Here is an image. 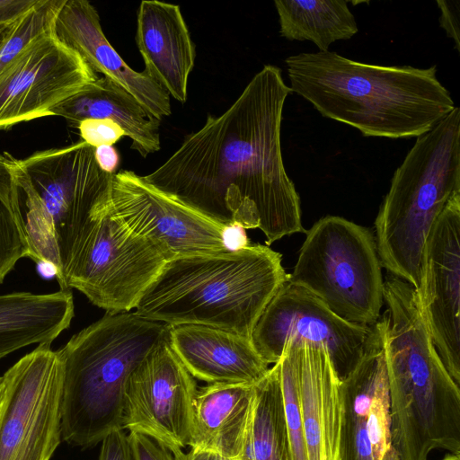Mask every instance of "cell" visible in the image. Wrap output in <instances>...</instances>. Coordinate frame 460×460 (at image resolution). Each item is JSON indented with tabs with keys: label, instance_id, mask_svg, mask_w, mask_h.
Instances as JSON below:
<instances>
[{
	"label": "cell",
	"instance_id": "12",
	"mask_svg": "<svg viewBox=\"0 0 460 460\" xmlns=\"http://www.w3.org/2000/svg\"><path fill=\"white\" fill-rule=\"evenodd\" d=\"M372 326L340 318L311 292L287 281L266 305L250 338L267 364L279 361L288 341L322 345L342 380L360 360Z\"/></svg>",
	"mask_w": 460,
	"mask_h": 460
},
{
	"label": "cell",
	"instance_id": "11",
	"mask_svg": "<svg viewBox=\"0 0 460 460\" xmlns=\"http://www.w3.org/2000/svg\"><path fill=\"white\" fill-rule=\"evenodd\" d=\"M102 201L112 217L157 243L171 259L231 250L230 227L157 189L133 171L112 174Z\"/></svg>",
	"mask_w": 460,
	"mask_h": 460
},
{
	"label": "cell",
	"instance_id": "7",
	"mask_svg": "<svg viewBox=\"0 0 460 460\" xmlns=\"http://www.w3.org/2000/svg\"><path fill=\"white\" fill-rule=\"evenodd\" d=\"M93 151L82 141L14 162L29 258L50 268L60 289L92 209L112 175L99 168Z\"/></svg>",
	"mask_w": 460,
	"mask_h": 460
},
{
	"label": "cell",
	"instance_id": "18",
	"mask_svg": "<svg viewBox=\"0 0 460 460\" xmlns=\"http://www.w3.org/2000/svg\"><path fill=\"white\" fill-rule=\"evenodd\" d=\"M136 42L144 60V72L170 96L184 103L196 49L180 6L156 0L142 1L137 11Z\"/></svg>",
	"mask_w": 460,
	"mask_h": 460
},
{
	"label": "cell",
	"instance_id": "5",
	"mask_svg": "<svg viewBox=\"0 0 460 460\" xmlns=\"http://www.w3.org/2000/svg\"><path fill=\"white\" fill-rule=\"evenodd\" d=\"M168 335V324L135 312L106 313L73 335L58 350L63 370L62 440L89 448L122 429L128 378Z\"/></svg>",
	"mask_w": 460,
	"mask_h": 460
},
{
	"label": "cell",
	"instance_id": "27",
	"mask_svg": "<svg viewBox=\"0 0 460 460\" xmlns=\"http://www.w3.org/2000/svg\"><path fill=\"white\" fill-rule=\"evenodd\" d=\"M292 460H308L299 396V342L288 341L277 362Z\"/></svg>",
	"mask_w": 460,
	"mask_h": 460
},
{
	"label": "cell",
	"instance_id": "29",
	"mask_svg": "<svg viewBox=\"0 0 460 460\" xmlns=\"http://www.w3.org/2000/svg\"><path fill=\"white\" fill-rule=\"evenodd\" d=\"M77 128L83 141L93 147L113 146L126 136L121 127L109 119H87L81 121Z\"/></svg>",
	"mask_w": 460,
	"mask_h": 460
},
{
	"label": "cell",
	"instance_id": "38",
	"mask_svg": "<svg viewBox=\"0 0 460 460\" xmlns=\"http://www.w3.org/2000/svg\"><path fill=\"white\" fill-rule=\"evenodd\" d=\"M1 382H2V376H0V386H1Z\"/></svg>",
	"mask_w": 460,
	"mask_h": 460
},
{
	"label": "cell",
	"instance_id": "36",
	"mask_svg": "<svg viewBox=\"0 0 460 460\" xmlns=\"http://www.w3.org/2000/svg\"><path fill=\"white\" fill-rule=\"evenodd\" d=\"M13 23L0 24V49L5 43L7 38L9 37V35L12 31V29H13Z\"/></svg>",
	"mask_w": 460,
	"mask_h": 460
},
{
	"label": "cell",
	"instance_id": "1",
	"mask_svg": "<svg viewBox=\"0 0 460 460\" xmlns=\"http://www.w3.org/2000/svg\"><path fill=\"white\" fill-rule=\"evenodd\" d=\"M291 93L281 69L265 65L224 113L208 115L144 179L225 226L260 228L267 245L305 234L281 151L282 113Z\"/></svg>",
	"mask_w": 460,
	"mask_h": 460
},
{
	"label": "cell",
	"instance_id": "16",
	"mask_svg": "<svg viewBox=\"0 0 460 460\" xmlns=\"http://www.w3.org/2000/svg\"><path fill=\"white\" fill-rule=\"evenodd\" d=\"M95 7L87 0H66L58 12L54 35L75 50L94 71L128 92L154 118L172 114L170 95L145 72L128 66L106 39Z\"/></svg>",
	"mask_w": 460,
	"mask_h": 460
},
{
	"label": "cell",
	"instance_id": "35",
	"mask_svg": "<svg viewBox=\"0 0 460 460\" xmlns=\"http://www.w3.org/2000/svg\"><path fill=\"white\" fill-rule=\"evenodd\" d=\"M172 455L174 460H237L211 450L198 448H191L188 453H184L181 449L175 451Z\"/></svg>",
	"mask_w": 460,
	"mask_h": 460
},
{
	"label": "cell",
	"instance_id": "19",
	"mask_svg": "<svg viewBox=\"0 0 460 460\" xmlns=\"http://www.w3.org/2000/svg\"><path fill=\"white\" fill-rule=\"evenodd\" d=\"M299 342V396L308 460H338L339 378L325 347Z\"/></svg>",
	"mask_w": 460,
	"mask_h": 460
},
{
	"label": "cell",
	"instance_id": "13",
	"mask_svg": "<svg viewBox=\"0 0 460 460\" xmlns=\"http://www.w3.org/2000/svg\"><path fill=\"white\" fill-rule=\"evenodd\" d=\"M194 377L168 339L153 349L130 375L125 392L122 429L139 432L172 454L190 444Z\"/></svg>",
	"mask_w": 460,
	"mask_h": 460
},
{
	"label": "cell",
	"instance_id": "3",
	"mask_svg": "<svg viewBox=\"0 0 460 460\" xmlns=\"http://www.w3.org/2000/svg\"><path fill=\"white\" fill-rule=\"evenodd\" d=\"M378 319L386 365L395 460H427L433 449L460 454V390L430 337L417 290L390 276Z\"/></svg>",
	"mask_w": 460,
	"mask_h": 460
},
{
	"label": "cell",
	"instance_id": "21",
	"mask_svg": "<svg viewBox=\"0 0 460 460\" xmlns=\"http://www.w3.org/2000/svg\"><path fill=\"white\" fill-rule=\"evenodd\" d=\"M52 115L76 126L87 119H109L119 124L142 157L161 147L160 120L151 116L125 89L101 77L56 106Z\"/></svg>",
	"mask_w": 460,
	"mask_h": 460
},
{
	"label": "cell",
	"instance_id": "4",
	"mask_svg": "<svg viewBox=\"0 0 460 460\" xmlns=\"http://www.w3.org/2000/svg\"><path fill=\"white\" fill-rule=\"evenodd\" d=\"M288 279L281 254L260 243L174 257L146 290L135 313L168 325H206L251 337Z\"/></svg>",
	"mask_w": 460,
	"mask_h": 460
},
{
	"label": "cell",
	"instance_id": "33",
	"mask_svg": "<svg viewBox=\"0 0 460 460\" xmlns=\"http://www.w3.org/2000/svg\"><path fill=\"white\" fill-rule=\"evenodd\" d=\"M39 0H0V24H10L33 7Z\"/></svg>",
	"mask_w": 460,
	"mask_h": 460
},
{
	"label": "cell",
	"instance_id": "28",
	"mask_svg": "<svg viewBox=\"0 0 460 460\" xmlns=\"http://www.w3.org/2000/svg\"><path fill=\"white\" fill-rule=\"evenodd\" d=\"M66 0H39L13 23L12 31L0 49V72L24 49L53 33L58 12Z\"/></svg>",
	"mask_w": 460,
	"mask_h": 460
},
{
	"label": "cell",
	"instance_id": "26",
	"mask_svg": "<svg viewBox=\"0 0 460 460\" xmlns=\"http://www.w3.org/2000/svg\"><path fill=\"white\" fill-rule=\"evenodd\" d=\"M14 162L10 155L0 153V283L20 260L30 256L19 208Z\"/></svg>",
	"mask_w": 460,
	"mask_h": 460
},
{
	"label": "cell",
	"instance_id": "37",
	"mask_svg": "<svg viewBox=\"0 0 460 460\" xmlns=\"http://www.w3.org/2000/svg\"><path fill=\"white\" fill-rule=\"evenodd\" d=\"M441 460H460V454H448Z\"/></svg>",
	"mask_w": 460,
	"mask_h": 460
},
{
	"label": "cell",
	"instance_id": "2",
	"mask_svg": "<svg viewBox=\"0 0 460 460\" xmlns=\"http://www.w3.org/2000/svg\"><path fill=\"white\" fill-rule=\"evenodd\" d=\"M285 63L292 92L365 137H418L456 107L435 65H373L330 50L289 56Z\"/></svg>",
	"mask_w": 460,
	"mask_h": 460
},
{
	"label": "cell",
	"instance_id": "32",
	"mask_svg": "<svg viewBox=\"0 0 460 460\" xmlns=\"http://www.w3.org/2000/svg\"><path fill=\"white\" fill-rule=\"evenodd\" d=\"M437 4L441 13L440 27L453 40L456 49L460 52V1L438 0Z\"/></svg>",
	"mask_w": 460,
	"mask_h": 460
},
{
	"label": "cell",
	"instance_id": "15",
	"mask_svg": "<svg viewBox=\"0 0 460 460\" xmlns=\"http://www.w3.org/2000/svg\"><path fill=\"white\" fill-rule=\"evenodd\" d=\"M433 344L460 385V192L430 229L421 254L417 290Z\"/></svg>",
	"mask_w": 460,
	"mask_h": 460
},
{
	"label": "cell",
	"instance_id": "8",
	"mask_svg": "<svg viewBox=\"0 0 460 460\" xmlns=\"http://www.w3.org/2000/svg\"><path fill=\"white\" fill-rule=\"evenodd\" d=\"M305 234L288 281L311 292L347 322L376 323L384 305V280L370 230L326 216Z\"/></svg>",
	"mask_w": 460,
	"mask_h": 460
},
{
	"label": "cell",
	"instance_id": "25",
	"mask_svg": "<svg viewBox=\"0 0 460 460\" xmlns=\"http://www.w3.org/2000/svg\"><path fill=\"white\" fill-rule=\"evenodd\" d=\"M248 432L254 460H292L278 363L255 384Z\"/></svg>",
	"mask_w": 460,
	"mask_h": 460
},
{
	"label": "cell",
	"instance_id": "31",
	"mask_svg": "<svg viewBox=\"0 0 460 460\" xmlns=\"http://www.w3.org/2000/svg\"><path fill=\"white\" fill-rule=\"evenodd\" d=\"M101 443L98 460H135L128 436L122 429L111 432Z\"/></svg>",
	"mask_w": 460,
	"mask_h": 460
},
{
	"label": "cell",
	"instance_id": "30",
	"mask_svg": "<svg viewBox=\"0 0 460 460\" xmlns=\"http://www.w3.org/2000/svg\"><path fill=\"white\" fill-rule=\"evenodd\" d=\"M128 442L135 460H174L168 448L139 432H129Z\"/></svg>",
	"mask_w": 460,
	"mask_h": 460
},
{
	"label": "cell",
	"instance_id": "9",
	"mask_svg": "<svg viewBox=\"0 0 460 460\" xmlns=\"http://www.w3.org/2000/svg\"><path fill=\"white\" fill-rule=\"evenodd\" d=\"M170 259L157 243L112 217L101 196L77 242L64 289L78 290L106 313L130 312Z\"/></svg>",
	"mask_w": 460,
	"mask_h": 460
},
{
	"label": "cell",
	"instance_id": "14",
	"mask_svg": "<svg viewBox=\"0 0 460 460\" xmlns=\"http://www.w3.org/2000/svg\"><path fill=\"white\" fill-rule=\"evenodd\" d=\"M97 78L54 32L41 37L0 72V129L52 115L56 106Z\"/></svg>",
	"mask_w": 460,
	"mask_h": 460
},
{
	"label": "cell",
	"instance_id": "17",
	"mask_svg": "<svg viewBox=\"0 0 460 460\" xmlns=\"http://www.w3.org/2000/svg\"><path fill=\"white\" fill-rule=\"evenodd\" d=\"M168 341L190 374L208 384H257L270 369L250 337L227 330L169 325Z\"/></svg>",
	"mask_w": 460,
	"mask_h": 460
},
{
	"label": "cell",
	"instance_id": "22",
	"mask_svg": "<svg viewBox=\"0 0 460 460\" xmlns=\"http://www.w3.org/2000/svg\"><path fill=\"white\" fill-rule=\"evenodd\" d=\"M75 306L70 290L0 295V360L31 345L51 344L67 329Z\"/></svg>",
	"mask_w": 460,
	"mask_h": 460
},
{
	"label": "cell",
	"instance_id": "34",
	"mask_svg": "<svg viewBox=\"0 0 460 460\" xmlns=\"http://www.w3.org/2000/svg\"><path fill=\"white\" fill-rule=\"evenodd\" d=\"M93 153L99 168L108 174H114L119 164V155L114 146H100L94 147Z\"/></svg>",
	"mask_w": 460,
	"mask_h": 460
},
{
	"label": "cell",
	"instance_id": "6",
	"mask_svg": "<svg viewBox=\"0 0 460 460\" xmlns=\"http://www.w3.org/2000/svg\"><path fill=\"white\" fill-rule=\"evenodd\" d=\"M460 192V108L419 136L395 170L375 221L381 266L416 290L426 238Z\"/></svg>",
	"mask_w": 460,
	"mask_h": 460
},
{
	"label": "cell",
	"instance_id": "23",
	"mask_svg": "<svg viewBox=\"0 0 460 460\" xmlns=\"http://www.w3.org/2000/svg\"><path fill=\"white\" fill-rule=\"evenodd\" d=\"M386 374L382 333L376 322L358 365L341 380L338 460H373L367 433L369 408Z\"/></svg>",
	"mask_w": 460,
	"mask_h": 460
},
{
	"label": "cell",
	"instance_id": "20",
	"mask_svg": "<svg viewBox=\"0 0 460 460\" xmlns=\"http://www.w3.org/2000/svg\"><path fill=\"white\" fill-rule=\"evenodd\" d=\"M255 384H208L193 401L189 446L237 459L250 425Z\"/></svg>",
	"mask_w": 460,
	"mask_h": 460
},
{
	"label": "cell",
	"instance_id": "10",
	"mask_svg": "<svg viewBox=\"0 0 460 460\" xmlns=\"http://www.w3.org/2000/svg\"><path fill=\"white\" fill-rule=\"evenodd\" d=\"M63 370L51 344L38 345L3 376L0 460H50L62 440Z\"/></svg>",
	"mask_w": 460,
	"mask_h": 460
},
{
	"label": "cell",
	"instance_id": "24",
	"mask_svg": "<svg viewBox=\"0 0 460 460\" xmlns=\"http://www.w3.org/2000/svg\"><path fill=\"white\" fill-rule=\"evenodd\" d=\"M279 33L288 40H310L319 51L358 31L346 1L275 0Z\"/></svg>",
	"mask_w": 460,
	"mask_h": 460
}]
</instances>
